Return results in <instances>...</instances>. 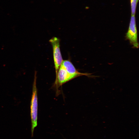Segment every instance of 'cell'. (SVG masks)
<instances>
[{
  "label": "cell",
  "instance_id": "6",
  "mask_svg": "<svg viewBox=\"0 0 139 139\" xmlns=\"http://www.w3.org/2000/svg\"><path fill=\"white\" fill-rule=\"evenodd\" d=\"M139 0H130L131 15H135L137 3Z\"/></svg>",
  "mask_w": 139,
  "mask_h": 139
},
{
  "label": "cell",
  "instance_id": "4",
  "mask_svg": "<svg viewBox=\"0 0 139 139\" xmlns=\"http://www.w3.org/2000/svg\"><path fill=\"white\" fill-rule=\"evenodd\" d=\"M76 78L67 71L62 64H61L56 77L55 82L61 85L66 82Z\"/></svg>",
  "mask_w": 139,
  "mask_h": 139
},
{
  "label": "cell",
  "instance_id": "1",
  "mask_svg": "<svg viewBox=\"0 0 139 139\" xmlns=\"http://www.w3.org/2000/svg\"><path fill=\"white\" fill-rule=\"evenodd\" d=\"M37 72L34 73V78L33 84L32 94L30 104V116L31 120V137L33 136L35 128L37 125L38 97L36 86Z\"/></svg>",
  "mask_w": 139,
  "mask_h": 139
},
{
  "label": "cell",
  "instance_id": "3",
  "mask_svg": "<svg viewBox=\"0 0 139 139\" xmlns=\"http://www.w3.org/2000/svg\"><path fill=\"white\" fill-rule=\"evenodd\" d=\"M126 39L129 40L133 47H139L137 33L135 15H131L128 31L125 36Z\"/></svg>",
  "mask_w": 139,
  "mask_h": 139
},
{
  "label": "cell",
  "instance_id": "2",
  "mask_svg": "<svg viewBox=\"0 0 139 139\" xmlns=\"http://www.w3.org/2000/svg\"><path fill=\"white\" fill-rule=\"evenodd\" d=\"M53 48L54 60L57 76L58 69L63 60L60 49V39L58 38L53 37L49 40Z\"/></svg>",
  "mask_w": 139,
  "mask_h": 139
},
{
  "label": "cell",
  "instance_id": "5",
  "mask_svg": "<svg viewBox=\"0 0 139 139\" xmlns=\"http://www.w3.org/2000/svg\"><path fill=\"white\" fill-rule=\"evenodd\" d=\"M62 64L68 73L76 77L83 75H85L89 77H93L90 75L91 74L81 73L78 71L69 60H63Z\"/></svg>",
  "mask_w": 139,
  "mask_h": 139
}]
</instances>
